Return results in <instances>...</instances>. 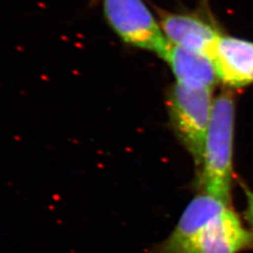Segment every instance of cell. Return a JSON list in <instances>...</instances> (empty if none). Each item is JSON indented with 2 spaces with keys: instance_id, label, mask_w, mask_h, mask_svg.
<instances>
[{
  "instance_id": "obj_8",
  "label": "cell",
  "mask_w": 253,
  "mask_h": 253,
  "mask_svg": "<svg viewBox=\"0 0 253 253\" xmlns=\"http://www.w3.org/2000/svg\"><path fill=\"white\" fill-rule=\"evenodd\" d=\"M239 184L243 190L245 199H246V209H245L244 212L245 220L248 223V228L251 231L253 236V190L242 181H239Z\"/></svg>"
},
{
  "instance_id": "obj_4",
  "label": "cell",
  "mask_w": 253,
  "mask_h": 253,
  "mask_svg": "<svg viewBox=\"0 0 253 253\" xmlns=\"http://www.w3.org/2000/svg\"><path fill=\"white\" fill-rule=\"evenodd\" d=\"M253 249L251 231L229 206L170 253H240Z\"/></svg>"
},
{
  "instance_id": "obj_7",
  "label": "cell",
  "mask_w": 253,
  "mask_h": 253,
  "mask_svg": "<svg viewBox=\"0 0 253 253\" xmlns=\"http://www.w3.org/2000/svg\"><path fill=\"white\" fill-rule=\"evenodd\" d=\"M182 85L213 90L219 81L213 59L171 44L163 58Z\"/></svg>"
},
{
  "instance_id": "obj_2",
  "label": "cell",
  "mask_w": 253,
  "mask_h": 253,
  "mask_svg": "<svg viewBox=\"0 0 253 253\" xmlns=\"http://www.w3.org/2000/svg\"><path fill=\"white\" fill-rule=\"evenodd\" d=\"M213 90L175 83L167 96V108L174 134L196 167L202 162L214 108Z\"/></svg>"
},
{
  "instance_id": "obj_6",
  "label": "cell",
  "mask_w": 253,
  "mask_h": 253,
  "mask_svg": "<svg viewBox=\"0 0 253 253\" xmlns=\"http://www.w3.org/2000/svg\"><path fill=\"white\" fill-rule=\"evenodd\" d=\"M212 59L219 81L229 88H240L253 84V42L221 35Z\"/></svg>"
},
{
  "instance_id": "obj_3",
  "label": "cell",
  "mask_w": 253,
  "mask_h": 253,
  "mask_svg": "<svg viewBox=\"0 0 253 253\" xmlns=\"http://www.w3.org/2000/svg\"><path fill=\"white\" fill-rule=\"evenodd\" d=\"M109 27L125 44L163 59L170 43L144 0H99Z\"/></svg>"
},
{
  "instance_id": "obj_1",
  "label": "cell",
  "mask_w": 253,
  "mask_h": 253,
  "mask_svg": "<svg viewBox=\"0 0 253 253\" xmlns=\"http://www.w3.org/2000/svg\"><path fill=\"white\" fill-rule=\"evenodd\" d=\"M235 97L222 91L214 101L202 162L195 178L196 191L208 192L232 203L235 179Z\"/></svg>"
},
{
  "instance_id": "obj_5",
  "label": "cell",
  "mask_w": 253,
  "mask_h": 253,
  "mask_svg": "<svg viewBox=\"0 0 253 253\" xmlns=\"http://www.w3.org/2000/svg\"><path fill=\"white\" fill-rule=\"evenodd\" d=\"M163 33L170 44L194 53L212 54L221 33L199 13L171 12L156 8Z\"/></svg>"
}]
</instances>
